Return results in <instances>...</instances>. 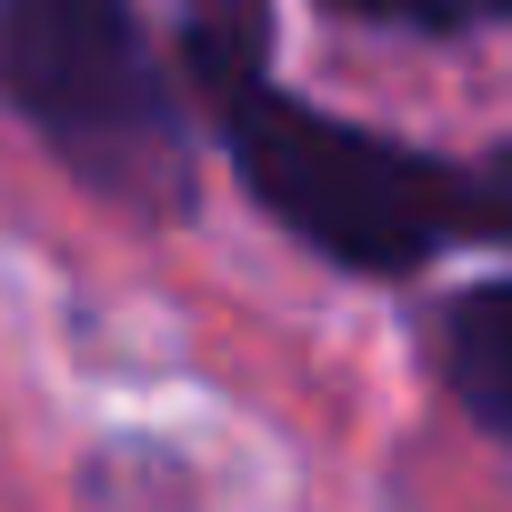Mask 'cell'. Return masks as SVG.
<instances>
[{"instance_id":"2","label":"cell","mask_w":512,"mask_h":512,"mask_svg":"<svg viewBox=\"0 0 512 512\" xmlns=\"http://www.w3.org/2000/svg\"><path fill=\"white\" fill-rule=\"evenodd\" d=\"M0 101L91 191L151 221L191 201V131L131 0H0Z\"/></svg>"},{"instance_id":"1","label":"cell","mask_w":512,"mask_h":512,"mask_svg":"<svg viewBox=\"0 0 512 512\" xmlns=\"http://www.w3.org/2000/svg\"><path fill=\"white\" fill-rule=\"evenodd\" d=\"M211 101H221L241 191L342 272H412L452 241H512V161L462 171V161L402 151L382 131H352L272 81H251L221 51H211Z\"/></svg>"},{"instance_id":"4","label":"cell","mask_w":512,"mask_h":512,"mask_svg":"<svg viewBox=\"0 0 512 512\" xmlns=\"http://www.w3.org/2000/svg\"><path fill=\"white\" fill-rule=\"evenodd\" d=\"M332 11H362V21H412V31H462V21L512 11V0H332Z\"/></svg>"},{"instance_id":"3","label":"cell","mask_w":512,"mask_h":512,"mask_svg":"<svg viewBox=\"0 0 512 512\" xmlns=\"http://www.w3.org/2000/svg\"><path fill=\"white\" fill-rule=\"evenodd\" d=\"M442 382L482 432L512 442V282H482L442 312Z\"/></svg>"}]
</instances>
